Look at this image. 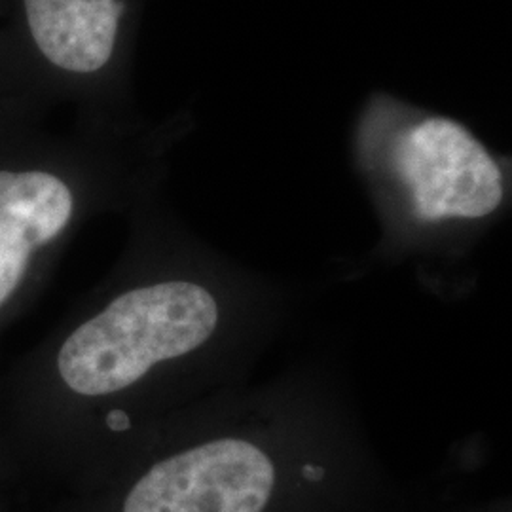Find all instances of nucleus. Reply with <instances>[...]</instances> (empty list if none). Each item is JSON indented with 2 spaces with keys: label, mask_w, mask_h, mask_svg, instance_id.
<instances>
[{
  "label": "nucleus",
  "mask_w": 512,
  "mask_h": 512,
  "mask_svg": "<svg viewBox=\"0 0 512 512\" xmlns=\"http://www.w3.org/2000/svg\"><path fill=\"white\" fill-rule=\"evenodd\" d=\"M21 110L0 116V306L16 293L33 256L61 238L80 207L78 186L48 150L18 148Z\"/></svg>",
  "instance_id": "20e7f679"
},
{
  "label": "nucleus",
  "mask_w": 512,
  "mask_h": 512,
  "mask_svg": "<svg viewBox=\"0 0 512 512\" xmlns=\"http://www.w3.org/2000/svg\"><path fill=\"white\" fill-rule=\"evenodd\" d=\"M219 304L192 281H162L114 298L65 340L57 370L82 397L137 384L160 363L184 357L213 336Z\"/></svg>",
  "instance_id": "f257e3e1"
},
{
  "label": "nucleus",
  "mask_w": 512,
  "mask_h": 512,
  "mask_svg": "<svg viewBox=\"0 0 512 512\" xmlns=\"http://www.w3.org/2000/svg\"><path fill=\"white\" fill-rule=\"evenodd\" d=\"M391 160L421 222L486 219L505 200V175L494 154L450 116H406L393 137Z\"/></svg>",
  "instance_id": "7ed1b4c3"
},
{
  "label": "nucleus",
  "mask_w": 512,
  "mask_h": 512,
  "mask_svg": "<svg viewBox=\"0 0 512 512\" xmlns=\"http://www.w3.org/2000/svg\"><path fill=\"white\" fill-rule=\"evenodd\" d=\"M10 105L4 101V97H2V92H0V110L2 109H8ZM12 109H16V107H12Z\"/></svg>",
  "instance_id": "39448f33"
},
{
  "label": "nucleus",
  "mask_w": 512,
  "mask_h": 512,
  "mask_svg": "<svg viewBox=\"0 0 512 512\" xmlns=\"http://www.w3.org/2000/svg\"><path fill=\"white\" fill-rule=\"evenodd\" d=\"M287 478L253 440L224 437L156 461L122 499L120 512H281Z\"/></svg>",
  "instance_id": "f03ea898"
}]
</instances>
